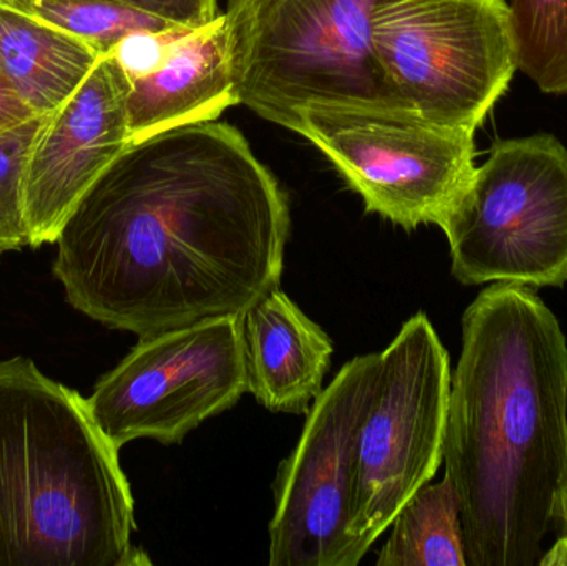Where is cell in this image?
Listing matches in <instances>:
<instances>
[{
	"label": "cell",
	"instance_id": "cell-8",
	"mask_svg": "<svg viewBox=\"0 0 567 566\" xmlns=\"http://www.w3.org/2000/svg\"><path fill=\"white\" fill-rule=\"evenodd\" d=\"M296 133L330 159L367 212L405 229L440 226L475 175V132L402 110L316 106Z\"/></svg>",
	"mask_w": 567,
	"mask_h": 566
},
{
	"label": "cell",
	"instance_id": "cell-18",
	"mask_svg": "<svg viewBox=\"0 0 567 566\" xmlns=\"http://www.w3.org/2000/svg\"><path fill=\"white\" fill-rule=\"evenodd\" d=\"M47 115L0 135V256L30 246L23 202V172L33 140Z\"/></svg>",
	"mask_w": 567,
	"mask_h": 566
},
{
	"label": "cell",
	"instance_id": "cell-2",
	"mask_svg": "<svg viewBox=\"0 0 567 566\" xmlns=\"http://www.w3.org/2000/svg\"><path fill=\"white\" fill-rule=\"evenodd\" d=\"M443 464L468 566H535L567 481V342L532 286L493 282L462 319Z\"/></svg>",
	"mask_w": 567,
	"mask_h": 566
},
{
	"label": "cell",
	"instance_id": "cell-14",
	"mask_svg": "<svg viewBox=\"0 0 567 566\" xmlns=\"http://www.w3.org/2000/svg\"><path fill=\"white\" fill-rule=\"evenodd\" d=\"M102 56L80 37L0 2V72L37 115L65 103Z\"/></svg>",
	"mask_w": 567,
	"mask_h": 566
},
{
	"label": "cell",
	"instance_id": "cell-19",
	"mask_svg": "<svg viewBox=\"0 0 567 566\" xmlns=\"http://www.w3.org/2000/svg\"><path fill=\"white\" fill-rule=\"evenodd\" d=\"M185 30L189 29L176 27L162 32L143 30V32L130 33L113 47L110 55L118 62L130 80L150 75L165 63L173 43Z\"/></svg>",
	"mask_w": 567,
	"mask_h": 566
},
{
	"label": "cell",
	"instance_id": "cell-13",
	"mask_svg": "<svg viewBox=\"0 0 567 566\" xmlns=\"http://www.w3.org/2000/svg\"><path fill=\"white\" fill-rule=\"evenodd\" d=\"M243 332L248 392L268 411L307 414L332 361L327 332L281 288L243 315Z\"/></svg>",
	"mask_w": 567,
	"mask_h": 566
},
{
	"label": "cell",
	"instance_id": "cell-17",
	"mask_svg": "<svg viewBox=\"0 0 567 566\" xmlns=\"http://www.w3.org/2000/svg\"><path fill=\"white\" fill-rule=\"evenodd\" d=\"M35 19L53 23L95 47L102 55L133 32H162L175 23L115 0H2Z\"/></svg>",
	"mask_w": 567,
	"mask_h": 566
},
{
	"label": "cell",
	"instance_id": "cell-6",
	"mask_svg": "<svg viewBox=\"0 0 567 566\" xmlns=\"http://www.w3.org/2000/svg\"><path fill=\"white\" fill-rule=\"evenodd\" d=\"M372 42L400 106L450 128L476 133L518 70L506 0H380Z\"/></svg>",
	"mask_w": 567,
	"mask_h": 566
},
{
	"label": "cell",
	"instance_id": "cell-4",
	"mask_svg": "<svg viewBox=\"0 0 567 566\" xmlns=\"http://www.w3.org/2000/svg\"><path fill=\"white\" fill-rule=\"evenodd\" d=\"M379 2L229 0L226 40L238 105L290 132L316 106L405 112L373 50Z\"/></svg>",
	"mask_w": 567,
	"mask_h": 566
},
{
	"label": "cell",
	"instance_id": "cell-5",
	"mask_svg": "<svg viewBox=\"0 0 567 566\" xmlns=\"http://www.w3.org/2000/svg\"><path fill=\"white\" fill-rule=\"evenodd\" d=\"M440 228L465 286L567 282V148L549 133L499 140Z\"/></svg>",
	"mask_w": 567,
	"mask_h": 566
},
{
	"label": "cell",
	"instance_id": "cell-15",
	"mask_svg": "<svg viewBox=\"0 0 567 566\" xmlns=\"http://www.w3.org/2000/svg\"><path fill=\"white\" fill-rule=\"evenodd\" d=\"M390 527L379 566H468L458 497L446 475L419 488Z\"/></svg>",
	"mask_w": 567,
	"mask_h": 566
},
{
	"label": "cell",
	"instance_id": "cell-22",
	"mask_svg": "<svg viewBox=\"0 0 567 566\" xmlns=\"http://www.w3.org/2000/svg\"><path fill=\"white\" fill-rule=\"evenodd\" d=\"M553 521L561 522L563 537L553 545L551 550L546 552V555L539 558L538 565L567 566V481L556 494L555 504H553Z\"/></svg>",
	"mask_w": 567,
	"mask_h": 566
},
{
	"label": "cell",
	"instance_id": "cell-1",
	"mask_svg": "<svg viewBox=\"0 0 567 566\" xmlns=\"http://www.w3.org/2000/svg\"><path fill=\"white\" fill-rule=\"evenodd\" d=\"M289 202L235 126L132 143L56 238L76 311L138 338L243 316L281 285Z\"/></svg>",
	"mask_w": 567,
	"mask_h": 566
},
{
	"label": "cell",
	"instance_id": "cell-9",
	"mask_svg": "<svg viewBox=\"0 0 567 566\" xmlns=\"http://www.w3.org/2000/svg\"><path fill=\"white\" fill-rule=\"evenodd\" d=\"M246 392L243 316H226L140 338L86 402L103 434L122 449L136 439L179 444Z\"/></svg>",
	"mask_w": 567,
	"mask_h": 566
},
{
	"label": "cell",
	"instance_id": "cell-7",
	"mask_svg": "<svg viewBox=\"0 0 567 566\" xmlns=\"http://www.w3.org/2000/svg\"><path fill=\"white\" fill-rule=\"evenodd\" d=\"M450 391L449 352L430 319L419 312L379 352L357 435L350 535L365 554L439 472Z\"/></svg>",
	"mask_w": 567,
	"mask_h": 566
},
{
	"label": "cell",
	"instance_id": "cell-11",
	"mask_svg": "<svg viewBox=\"0 0 567 566\" xmlns=\"http://www.w3.org/2000/svg\"><path fill=\"white\" fill-rule=\"evenodd\" d=\"M128 75L110 53L65 103L45 116L23 172L30 246L55 243L103 173L132 145Z\"/></svg>",
	"mask_w": 567,
	"mask_h": 566
},
{
	"label": "cell",
	"instance_id": "cell-10",
	"mask_svg": "<svg viewBox=\"0 0 567 566\" xmlns=\"http://www.w3.org/2000/svg\"><path fill=\"white\" fill-rule=\"evenodd\" d=\"M379 354L346 362L307 412L282 462L269 525L271 566H357L365 552L350 535L353 461Z\"/></svg>",
	"mask_w": 567,
	"mask_h": 566
},
{
	"label": "cell",
	"instance_id": "cell-21",
	"mask_svg": "<svg viewBox=\"0 0 567 566\" xmlns=\"http://www.w3.org/2000/svg\"><path fill=\"white\" fill-rule=\"evenodd\" d=\"M35 112L0 72V135L35 119Z\"/></svg>",
	"mask_w": 567,
	"mask_h": 566
},
{
	"label": "cell",
	"instance_id": "cell-16",
	"mask_svg": "<svg viewBox=\"0 0 567 566\" xmlns=\"http://www.w3.org/2000/svg\"><path fill=\"white\" fill-rule=\"evenodd\" d=\"M519 72L548 95H567V0H513Z\"/></svg>",
	"mask_w": 567,
	"mask_h": 566
},
{
	"label": "cell",
	"instance_id": "cell-3",
	"mask_svg": "<svg viewBox=\"0 0 567 566\" xmlns=\"http://www.w3.org/2000/svg\"><path fill=\"white\" fill-rule=\"evenodd\" d=\"M120 449L79 392L0 361V566H143Z\"/></svg>",
	"mask_w": 567,
	"mask_h": 566
},
{
	"label": "cell",
	"instance_id": "cell-12",
	"mask_svg": "<svg viewBox=\"0 0 567 566\" xmlns=\"http://www.w3.org/2000/svg\"><path fill=\"white\" fill-rule=\"evenodd\" d=\"M130 82L126 113L132 143L178 126L218 120L226 109L238 105L225 13L206 25L185 30L158 70Z\"/></svg>",
	"mask_w": 567,
	"mask_h": 566
},
{
	"label": "cell",
	"instance_id": "cell-20",
	"mask_svg": "<svg viewBox=\"0 0 567 566\" xmlns=\"http://www.w3.org/2000/svg\"><path fill=\"white\" fill-rule=\"evenodd\" d=\"M135 7L175 25L196 29L219 16L218 0H115Z\"/></svg>",
	"mask_w": 567,
	"mask_h": 566
},
{
	"label": "cell",
	"instance_id": "cell-23",
	"mask_svg": "<svg viewBox=\"0 0 567 566\" xmlns=\"http://www.w3.org/2000/svg\"><path fill=\"white\" fill-rule=\"evenodd\" d=\"M0 2H2V0H0Z\"/></svg>",
	"mask_w": 567,
	"mask_h": 566
}]
</instances>
